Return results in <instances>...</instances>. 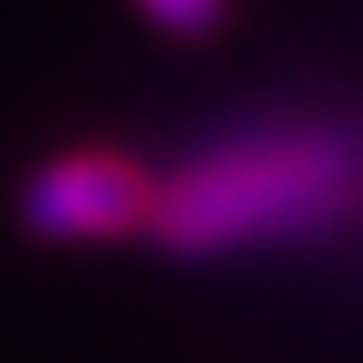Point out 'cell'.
<instances>
[{"mask_svg": "<svg viewBox=\"0 0 363 363\" xmlns=\"http://www.w3.org/2000/svg\"><path fill=\"white\" fill-rule=\"evenodd\" d=\"M363 205V139L337 125H264L185 159L159 185L152 238L179 258L284 245Z\"/></svg>", "mask_w": 363, "mask_h": 363, "instance_id": "6da1fadb", "label": "cell"}, {"mask_svg": "<svg viewBox=\"0 0 363 363\" xmlns=\"http://www.w3.org/2000/svg\"><path fill=\"white\" fill-rule=\"evenodd\" d=\"M159 179L139 172L119 152H67L47 159L40 172L20 185V225L33 238H125V231H152Z\"/></svg>", "mask_w": 363, "mask_h": 363, "instance_id": "7a4b0ae2", "label": "cell"}, {"mask_svg": "<svg viewBox=\"0 0 363 363\" xmlns=\"http://www.w3.org/2000/svg\"><path fill=\"white\" fill-rule=\"evenodd\" d=\"M145 20H159L165 33H179V40H205V33H218L225 27V13H231V0H139Z\"/></svg>", "mask_w": 363, "mask_h": 363, "instance_id": "3957f363", "label": "cell"}]
</instances>
